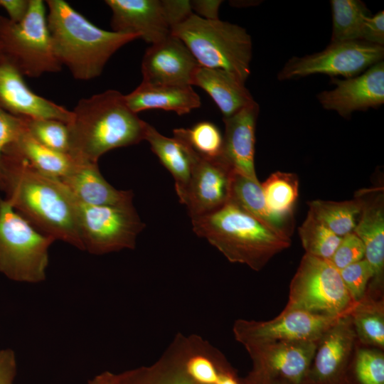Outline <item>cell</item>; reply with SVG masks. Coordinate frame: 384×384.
Segmentation results:
<instances>
[{
	"mask_svg": "<svg viewBox=\"0 0 384 384\" xmlns=\"http://www.w3.org/2000/svg\"><path fill=\"white\" fill-rule=\"evenodd\" d=\"M1 167V190L14 210L42 233L84 250L73 200L61 181L9 150L4 151Z\"/></svg>",
	"mask_w": 384,
	"mask_h": 384,
	"instance_id": "cell-1",
	"label": "cell"
},
{
	"mask_svg": "<svg viewBox=\"0 0 384 384\" xmlns=\"http://www.w3.org/2000/svg\"><path fill=\"white\" fill-rule=\"evenodd\" d=\"M67 124L70 155L97 163L106 152L144 140L147 122L127 106L124 95L107 90L80 99Z\"/></svg>",
	"mask_w": 384,
	"mask_h": 384,
	"instance_id": "cell-2",
	"label": "cell"
},
{
	"mask_svg": "<svg viewBox=\"0 0 384 384\" xmlns=\"http://www.w3.org/2000/svg\"><path fill=\"white\" fill-rule=\"evenodd\" d=\"M46 4L55 55L76 80H89L100 76L115 52L139 38L136 34L97 27L63 0H48Z\"/></svg>",
	"mask_w": 384,
	"mask_h": 384,
	"instance_id": "cell-3",
	"label": "cell"
},
{
	"mask_svg": "<svg viewBox=\"0 0 384 384\" xmlns=\"http://www.w3.org/2000/svg\"><path fill=\"white\" fill-rule=\"evenodd\" d=\"M193 230L206 238L230 262L262 270L277 254L291 245L239 206L229 201L218 210L191 218Z\"/></svg>",
	"mask_w": 384,
	"mask_h": 384,
	"instance_id": "cell-4",
	"label": "cell"
},
{
	"mask_svg": "<svg viewBox=\"0 0 384 384\" xmlns=\"http://www.w3.org/2000/svg\"><path fill=\"white\" fill-rule=\"evenodd\" d=\"M171 34L186 45L200 66L228 70L245 82L250 76L252 39L240 26L192 14L175 26Z\"/></svg>",
	"mask_w": 384,
	"mask_h": 384,
	"instance_id": "cell-5",
	"label": "cell"
},
{
	"mask_svg": "<svg viewBox=\"0 0 384 384\" xmlns=\"http://www.w3.org/2000/svg\"><path fill=\"white\" fill-rule=\"evenodd\" d=\"M55 240L33 227L0 198V272L19 282L38 283L46 277L48 250Z\"/></svg>",
	"mask_w": 384,
	"mask_h": 384,
	"instance_id": "cell-6",
	"label": "cell"
},
{
	"mask_svg": "<svg viewBox=\"0 0 384 384\" xmlns=\"http://www.w3.org/2000/svg\"><path fill=\"white\" fill-rule=\"evenodd\" d=\"M46 9L42 0H30L28 13L21 22L0 16L2 53L23 75L29 78L62 69L53 50Z\"/></svg>",
	"mask_w": 384,
	"mask_h": 384,
	"instance_id": "cell-7",
	"label": "cell"
},
{
	"mask_svg": "<svg viewBox=\"0 0 384 384\" xmlns=\"http://www.w3.org/2000/svg\"><path fill=\"white\" fill-rule=\"evenodd\" d=\"M355 304L339 270L329 260L307 254L302 257L290 282L284 309L341 317L350 314Z\"/></svg>",
	"mask_w": 384,
	"mask_h": 384,
	"instance_id": "cell-8",
	"label": "cell"
},
{
	"mask_svg": "<svg viewBox=\"0 0 384 384\" xmlns=\"http://www.w3.org/2000/svg\"><path fill=\"white\" fill-rule=\"evenodd\" d=\"M70 193L84 250L103 255L135 247L137 237L145 225L132 204L88 205Z\"/></svg>",
	"mask_w": 384,
	"mask_h": 384,
	"instance_id": "cell-9",
	"label": "cell"
},
{
	"mask_svg": "<svg viewBox=\"0 0 384 384\" xmlns=\"http://www.w3.org/2000/svg\"><path fill=\"white\" fill-rule=\"evenodd\" d=\"M384 46L362 41L330 42L323 50L302 57L294 56L277 74L279 80H287L314 74H325L343 79L363 73L383 61Z\"/></svg>",
	"mask_w": 384,
	"mask_h": 384,
	"instance_id": "cell-10",
	"label": "cell"
},
{
	"mask_svg": "<svg viewBox=\"0 0 384 384\" xmlns=\"http://www.w3.org/2000/svg\"><path fill=\"white\" fill-rule=\"evenodd\" d=\"M338 318L284 309L268 321L238 319L233 331L246 349L277 341H318Z\"/></svg>",
	"mask_w": 384,
	"mask_h": 384,
	"instance_id": "cell-11",
	"label": "cell"
},
{
	"mask_svg": "<svg viewBox=\"0 0 384 384\" xmlns=\"http://www.w3.org/2000/svg\"><path fill=\"white\" fill-rule=\"evenodd\" d=\"M318 341H277L246 349L253 366L244 384H263L273 380L303 384Z\"/></svg>",
	"mask_w": 384,
	"mask_h": 384,
	"instance_id": "cell-12",
	"label": "cell"
},
{
	"mask_svg": "<svg viewBox=\"0 0 384 384\" xmlns=\"http://www.w3.org/2000/svg\"><path fill=\"white\" fill-rule=\"evenodd\" d=\"M356 339L350 314L339 317L319 339L303 384H346Z\"/></svg>",
	"mask_w": 384,
	"mask_h": 384,
	"instance_id": "cell-13",
	"label": "cell"
},
{
	"mask_svg": "<svg viewBox=\"0 0 384 384\" xmlns=\"http://www.w3.org/2000/svg\"><path fill=\"white\" fill-rule=\"evenodd\" d=\"M188 147L192 167L181 203L186 205L189 215L193 218L210 213L229 201L233 170L222 156L216 159H205Z\"/></svg>",
	"mask_w": 384,
	"mask_h": 384,
	"instance_id": "cell-14",
	"label": "cell"
},
{
	"mask_svg": "<svg viewBox=\"0 0 384 384\" xmlns=\"http://www.w3.org/2000/svg\"><path fill=\"white\" fill-rule=\"evenodd\" d=\"M335 85L317 95L321 105L348 118L356 111L377 108L384 103V62L380 61L360 75L347 78H331Z\"/></svg>",
	"mask_w": 384,
	"mask_h": 384,
	"instance_id": "cell-15",
	"label": "cell"
},
{
	"mask_svg": "<svg viewBox=\"0 0 384 384\" xmlns=\"http://www.w3.org/2000/svg\"><path fill=\"white\" fill-rule=\"evenodd\" d=\"M199 66L186 45L171 34L146 50L142 61V82L192 86L193 75Z\"/></svg>",
	"mask_w": 384,
	"mask_h": 384,
	"instance_id": "cell-16",
	"label": "cell"
},
{
	"mask_svg": "<svg viewBox=\"0 0 384 384\" xmlns=\"http://www.w3.org/2000/svg\"><path fill=\"white\" fill-rule=\"evenodd\" d=\"M4 56L0 59V107L18 117L53 119L68 124L72 111L33 92Z\"/></svg>",
	"mask_w": 384,
	"mask_h": 384,
	"instance_id": "cell-17",
	"label": "cell"
},
{
	"mask_svg": "<svg viewBox=\"0 0 384 384\" xmlns=\"http://www.w3.org/2000/svg\"><path fill=\"white\" fill-rule=\"evenodd\" d=\"M355 197L360 201L361 210L353 232L363 241L365 259L373 271L370 289L374 294L381 293L384 278L383 187L361 189Z\"/></svg>",
	"mask_w": 384,
	"mask_h": 384,
	"instance_id": "cell-18",
	"label": "cell"
},
{
	"mask_svg": "<svg viewBox=\"0 0 384 384\" xmlns=\"http://www.w3.org/2000/svg\"><path fill=\"white\" fill-rule=\"evenodd\" d=\"M113 31L139 36L151 45L171 34L163 0H106Z\"/></svg>",
	"mask_w": 384,
	"mask_h": 384,
	"instance_id": "cell-19",
	"label": "cell"
},
{
	"mask_svg": "<svg viewBox=\"0 0 384 384\" xmlns=\"http://www.w3.org/2000/svg\"><path fill=\"white\" fill-rule=\"evenodd\" d=\"M260 111L255 102L228 117L225 124L222 157L232 169L259 181L255 169V128Z\"/></svg>",
	"mask_w": 384,
	"mask_h": 384,
	"instance_id": "cell-20",
	"label": "cell"
},
{
	"mask_svg": "<svg viewBox=\"0 0 384 384\" xmlns=\"http://www.w3.org/2000/svg\"><path fill=\"white\" fill-rule=\"evenodd\" d=\"M59 180L77 200L85 204L92 206L132 204V192L117 190L111 186L100 172L97 163L77 160L74 170Z\"/></svg>",
	"mask_w": 384,
	"mask_h": 384,
	"instance_id": "cell-21",
	"label": "cell"
},
{
	"mask_svg": "<svg viewBox=\"0 0 384 384\" xmlns=\"http://www.w3.org/2000/svg\"><path fill=\"white\" fill-rule=\"evenodd\" d=\"M191 85L208 93L220 110L223 118L232 116L255 102L245 82L223 69L199 66Z\"/></svg>",
	"mask_w": 384,
	"mask_h": 384,
	"instance_id": "cell-22",
	"label": "cell"
},
{
	"mask_svg": "<svg viewBox=\"0 0 384 384\" xmlns=\"http://www.w3.org/2000/svg\"><path fill=\"white\" fill-rule=\"evenodd\" d=\"M129 109L137 114L150 109L172 111L178 115L201 106V98L190 85H151L142 82L124 95Z\"/></svg>",
	"mask_w": 384,
	"mask_h": 384,
	"instance_id": "cell-23",
	"label": "cell"
},
{
	"mask_svg": "<svg viewBox=\"0 0 384 384\" xmlns=\"http://www.w3.org/2000/svg\"><path fill=\"white\" fill-rule=\"evenodd\" d=\"M229 201L274 233L290 238L293 230V218L280 217L270 210L260 181H255L233 171Z\"/></svg>",
	"mask_w": 384,
	"mask_h": 384,
	"instance_id": "cell-24",
	"label": "cell"
},
{
	"mask_svg": "<svg viewBox=\"0 0 384 384\" xmlns=\"http://www.w3.org/2000/svg\"><path fill=\"white\" fill-rule=\"evenodd\" d=\"M144 140L149 143L151 151L173 176L181 202L189 183L192 167L188 146L174 137L170 138L162 135L149 123L146 124Z\"/></svg>",
	"mask_w": 384,
	"mask_h": 384,
	"instance_id": "cell-25",
	"label": "cell"
},
{
	"mask_svg": "<svg viewBox=\"0 0 384 384\" xmlns=\"http://www.w3.org/2000/svg\"><path fill=\"white\" fill-rule=\"evenodd\" d=\"M4 150L21 155L42 174L58 179L70 174L77 164L70 154L55 151L39 143L28 133L26 127Z\"/></svg>",
	"mask_w": 384,
	"mask_h": 384,
	"instance_id": "cell-26",
	"label": "cell"
},
{
	"mask_svg": "<svg viewBox=\"0 0 384 384\" xmlns=\"http://www.w3.org/2000/svg\"><path fill=\"white\" fill-rule=\"evenodd\" d=\"M109 384H201L186 371L176 355L168 348L154 364L112 373Z\"/></svg>",
	"mask_w": 384,
	"mask_h": 384,
	"instance_id": "cell-27",
	"label": "cell"
},
{
	"mask_svg": "<svg viewBox=\"0 0 384 384\" xmlns=\"http://www.w3.org/2000/svg\"><path fill=\"white\" fill-rule=\"evenodd\" d=\"M356 338L366 346L384 348L383 300L366 294L350 312Z\"/></svg>",
	"mask_w": 384,
	"mask_h": 384,
	"instance_id": "cell-28",
	"label": "cell"
},
{
	"mask_svg": "<svg viewBox=\"0 0 384 384\" xmlns=\"http://www.w3.org/2000/svg\"><path fill=\"white\" fill-rule=\"evenodd\" d=\"M307 205L309 211L340 237L353 231L361 210V202L355 196L352 200L340 202L315 200Z\"/></svg>",
	"mask_w": 384,
	"mask_h": 384,
	"instance_id": "cell-29",
	"label": "cell"
},
{
	"mask_svg": "<svg viewBox=\"0 0 384 384\" xmlns=\"http://www.w3.org/2000/svg\"><path fill=\"white\" fill-rule=\"evenodd\" d=\"M332 34L330 42L361 41L366 18L370 16L360 0H331Z\"/></svg>",
	"mask_w": 384,
	"mask_h": 384,
	"instance_id": "cell-30",
	"label": "cell"
},
{
	"mask_svg": "<svg viewBox=\"0 0 384 384\" xmlns=\"http://www.w3.org/2000/svg\"><path fill=\"white\" fill-rule=\"evenodd\" d=\"M261 187L270 210L283 218H292L299 194V179L295 174L276 171Z\"/></svg>",
	"mask_w": 384,
	"mask_h": 384,
	"instance_id": "cell-31",
	"label": "cell"
},
{
	"mask_svg": "<svg viewBox=\"0 0 384 384\" xmlns=\"http://www.w3.org/2000/svg\"><path fill=\"white\" fill-rule=\"evenodd\" d=\"M173 134L174 137L186 143L203 158L216 159L222 156L223 136L210 122L202 121L190 128L174 129Z\"/></svg>",
	"mask_w": 384,
	"mask_h": 384,
	"instance_id": "cell-32",
	"label": "cell"
},
{
	"mask_svg": "<svg viewBox=\"0 0 384 384\" xmlns=\"http://www.w3.org/2000/svg\"><path fill=\"white\" fill-rule=\"evenodd\" d=\"M298 231L305 254L326 260L331 258L342 238L334 233L310 211Z\"/></svg>",
	"mask_w": 384,
	"mask_h": 384,
	"instance_id": "cell-33",
	"label": "cell"
},
{
	"mask_svg": "<svg viewBox=\"0 0 384 384\" xmlns=\"http://www.w3.org/2000/svg\"><path fill=\"white\" fill-rule=\"evenodd\" d=\"M346 384H384V354L378 348L358 349L346 374Z\"/></svg>",
	"mask_w": 384,
	"mask_h": 384,
	"instance_id": "cell-34",
	"label": "cell"
},
{
	"mask_svg": "<svg viewBox=\"0 0 384 384\" xmlns=\"http://www.w3.org/2000/svg\"><path fill=\"white\" fill-rule=\"evenodd\" d=\"M28 133L43 146L58 152L70 154L68 124L53 119L23 117Z\"/></svg>",
	"mask_w": 384,
	"mask_h": 384,
	"instance_id": "cell-35",
	"label": "cell"
},
{
	"mask_svg": "<svg viewBox=\"0 0 384 384\" xmlns=\"http://www.w3.org/2000/svg\"><path fill=\"white\" fill-rule=\"evenodd\" d=\"M342 281L356 303L366 295L367 287L373 277V269L364 258L339 270Z\"/></svg>",
	"mask_w": 384,
	"mask_h": 384,
	"instance_id": "cell-36",
	"label": "cell"
},
{
	"mask_svg": "<svg viewBox=\"0 0 384 384\" xmlns=\"http://www.w3.org/2000/svg\"><path fill=\"white\" fill-rule=\"evenodd\" d=\"M364 258V244L353 231L341 238L337 248L329 260L340 270Z\"/></svg>",
	"mask_w": 384,
	"mask_h": 384,
	"instance_id": "cell-37",
	"label": "cell"
},
{
	"mask_svg": "<svg viewBox=\"0 0 384 384\" xmlns=\"http://www.w3.org/2000/svg\"><path fill=\"white\" fill-rule=\"evenodd\" d=\"M26 128L23 117H16L0 107V189L2 188L1 156L6 146L13 143Z\"/></svg>",
	"mask_w": 384,
	"mask_h": 384,
	"instance_id": "cell-38",
	"label": "cell"
},
{
	"mask_svg": "<svg viewBox=\"0 0 384 384\" xmlns=\"http://www.w3.org/2000/svg\"><path fill=\"white\" fill-rule=\"evenodd\" d=\"M361 41L384 46V11L368 16L364 23Z\"/></svg>",
	"mask_w": 384,
	"mask_h": 384,
	"instance_id": "cell-39",
	"label": "cell"
},
{
	"mask_svg": "<svg viewBox=\"0 0 384 384\" xmlns=\"http://www.w3.org/2000/svg\"><path fill=\"white\" fill-rule=\"evenodd\" d=\"M172 28L193 14L190 1L163 0Z\"/></svg>",
	"mask_w": 384,
	"mask_h": 384,
	"instance_id": "cell-40",
	"label": "cell"
},
{
	"mask_svg": "<svg viewBox=\"0 0 384 384\" xmlns=\"http://www.w3.org/2000/svg\"><path fill=\"white\" fill-rule=\"evenodd\" d=\"M16 374V359L9 348L0 350V384H13Z\"/></svg>",
	"mask_w": 384,
	"mask_h": 384,
	"instance_id": "cell-41",
	"label": "cell"
},
{
	"mask_svg": "<svg viewBox=\"0 0 384 384\" xmlns=\"http://www.w3.org/2000/svg\"><path fill=\"white\" fill-rule=\"evenodd\" d=\"M192 11L196 15L208 20L219 19L218 11L223 1L193 0L190 1Z\"/></svg>",
	"mask_w": 384,
	"mask_h": 384,
	"instance_id": "cell-42",
	"label": "cell"
},
{
	"mask_svg": "<svg viewBox=\"0 0 384 384\" xmlns=\"http://www.w3.org/2000/svg\"><path fill=\"white\" fill-rule=\"evenodd\" d=\"M30 0H0V7L9 15V19L14 23L21 22L26 16Z\"/></svg>",
	"mask_w": 384,
	"mask_h": 384,
	"instance_id": "cell-43",
	"label": "cell"
},
{
	"mask_svg": "<svg viewBox=\"0 0 384 384\" xmlns=\"http://www.w3.org/2000/svg\"><path fill=\"white\" fill-rule=\"evenodd\" d=\"M215 384H244L240 381L227 361L221 366Z\"/></svg>",
	"mask_w": 384,
	"mask_h": 384,
	"instance_id": "cell-44",
	"label": "cell"
},
{
	"mask_svg": "<svg viewBox=\"0 0 384 384\" xmlns=\"http://www.w3.org/2000/svg\"><path fill=\"white\" fill-rule=\"evenodd\" d=\"M112 373L109 371H104L90 380L87 384H109Z\"/></svg>",
	"mask_w": 384,
	"mask_h": 384,
	"instance_id": "cell-45",
	"label": "cell"
},
{
	"mask_svg": "<svg viewBox=\"0 0 384 384\" xmlns=\"http://www.w3.org/2000/svg\"><path fill=\"white\" fill-rule=\"evenodd\" d=\"M263 384H292V383L284 380H270L267 383H265Z\"/></svg>",
	"mask_w": 384,
	"mask_h": 384,
	"instance_id": "cell-46",
	"label": "cell"
},
{
	"mask_svg": "<svg viewBox=\"0 0 384 384\" xmlns=\"http://www.w3.org/2000/svg\"><path fill=\"white\" fill-rule=\"evenodd\" d=\"M4 56L3 53H2V50H1V46H0V59Z\"/></svg>",
	"mask_w": 384,
	"mask_h": 384,
	"instance_id": "cell-47",
	"label": "cell"
}]
</instances>
